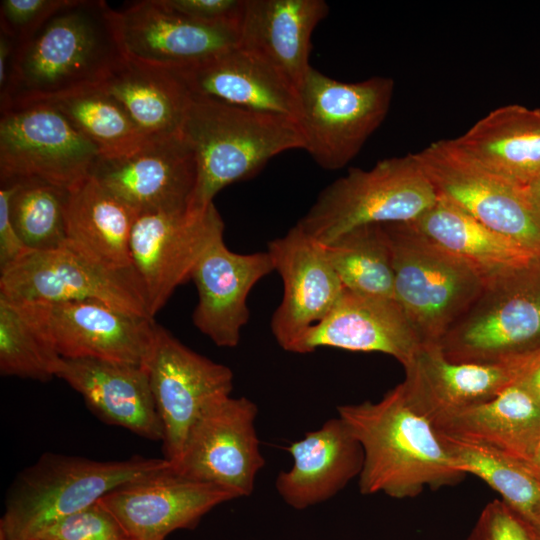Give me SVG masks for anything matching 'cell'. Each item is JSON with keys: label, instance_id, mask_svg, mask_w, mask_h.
I'll use <instances>...</instances> for the list:
<instances>
[{"label": "cell", "instance_id": "cell-13", "mask_svg": "<svg viewBox=\"0 0 540 540\" xmlns=\"http://www.w3.org/2000/svg\"><path fill=\"white\" fill-rule=\"evenodd\" d=\"M143 365L163 426L164 458L174 466L190 429L204 409L231 394L233 372L191 350L158 324Z\"/></svg>", "mask_w": 540, "mask_h": 540}, {"label": "cell", "instance_id": "cell-17", "mask_svg": "<svg viewBox=\"0 0 540 540\" xmlns=\"http://www.w3.org/2000/svg\"><path fill=\"white\" fill-rule=\"evenodd\" d=\"M238 496L170 468L124 484L99 499L133 540H164L178 529L195 527L214 507Z\"/></svg>", "mask_w": 540, "mask_h": 540}, {"label": "cell", "instance_id": "cell-3", "mask_svg": "<svg viewBox=\"0 0 540 540\" xmlns=\"http://www.w3.org/2000/svg\"><path fill=\"white\" fill-rule=\"evenodd\" d=\"M182 134L197 168L190 214L204 212L220 190L253 176L278 154L305 146L293 119L197 96L192 97Z\"/></svg>", "mask_w": 540, "mask_h": 540}, {"label": "cell", "instance_id": "cell-12", "mask_svg": "<svg viewBox=\"0 0 540 540\" xmlns=\"http://www.w3.org/2000/svg\"><path fill=\"white\" fill-rule=\"evenodd\" d=\"M223 232L224 222L214 203L201 214L187 210L137 213L130 236V258L150 317L179 285L191 279L200 257Z\"/></svg>", "mask_w": 540, "mask_h": 540}, {"label": "cell", "instance_id": "cell-19", "mask_svg": "<svg viewBox=\"0 0 540 540\" xmlns=\"http://www.w3.org/2000/svg\"><path fill=\"white\" fill-rule=\"evenodd\" d=\"M126 56L153 65L180 68L239 45V26L207 25L169 8L163 0H143L114 10Z\"/></svg>", "mask_w": 540, "mask_h": 540}, {"label": "cell", "instance_id": "cell-44", "mask_svg": "<svg viewBox=\"0 0 540 540\" xmlns=\"http://www.w3.org/2000/svg\"><path fill=\"white\" fill-rule=\"evenodd\" d=\"M524 186L530 200L540 213V176L531 180Z\"/></svg>", "mask_w": 540, "mask_h": 540}, {"label": "cell", "instance_id": "cell-6", "mask_svg": "<svg viewBox=\"0 0 540 540\" xmlns=\"http://www.w3.org/2000/svg\"><path fill=\"white\" fill-rule=\"evenodd\" d=\"M383 226L392 252L395 300L422 344H439L478 297L485 277L411 223Z\"/></svg>", "mask_w": 540, "mask_h": 540}, {"label": "cell", "instance_id": "cell-5", "mask_svg": "<svg viewBox=\"0 0 540 540\" xmlns=\"http://www.w3.org/2000/svg\"><path fill=\"white\" fill-rule=\"evenodd\" d=\"M437 198L413 154L392 157L326 186L297 225L326 243L363 225L414 222Z\"/></svg>", "mask_w": 540, "mask_h": 540}, {"label": "cell", "instance_id": "cell-27", "mask_svg": "<svg viewBox=\"0 0 540 540\" xmlns=\"http://www.w3.org/2000/svg\"><path fill=\"white\" fill-rule=\"evenodd\" d=\"M453 438L530 462L540 440V406L517 380L496 397L434 424Z\"/></svg>", "mask_w": 540, "mask_h": 540}, {"label": "cell", "instance_id": "cell-39", "mask_svg": "<svg viewBox=\"0 0 540 540\" xmlns=\"http://www.w3.org/2000/svg\"><path fill=\"white\" fill-rule=\"evenodd\" d=\"M467 540H533L525 522L501 499L481 511Z\"/></svg>", "mask_w": 540, "mask_h": 540}, {"label": "cell", "instance_id": "cell-47", "mask_svg": "<svg viewBox=\"0 0 540 540\" xmlns=\"http://www.w3.org/2000/svg\"><path fill=\"white\" fill-rule=\"evenodd\" d=\"M22 540H47V539H43V538H39V537H30V538H26V539H22Z\"/></svg>", "mask_w": 540, "mask_h": 540}, {"label": "cell", "instance_id": "cell-21", "mask_svg": "<svg viewBox=\"0 0 540 540\" xmlns=\"http://www.w3.org/2000/svg\"><path fill=\"white\" fill-rule=\"evenodd\" d=\"M421 345L395 299L344 289L328 314L307 331L295 353H310L320 347L379 352L392 356L405 367Z\"/></svg>", "mask_w": 540, "mask_h": 540}, {"label": "cell", "instance_id": "cell-33", "mask_svg": "<svg viewBox=\"0 0 540 540\" xmlns=\"http://www.w3.org/2000/svg\"><path fill=\"white\" fill-rule=\"evenodd\" d=\"M437 432L464 473L488 484L524 522L534 517L540 509V476L529 463Z\"/></svg>", "mask_w": 540, "mask_h": 540}, {"label": "cell", "instance_id": "cell-35", "mask_svg": "<svg viewBox=\"0 0 540 540\" xmlns=\"http://www.w3.org/2000/svg\"><path fill=\"white\" fill-rule=\"evenodd\" d=\"M67 193L64 189L37 180L18 181L10 201V218L29 250H54L67 243Z\"/></svg>", "mask_w": 540, "mask_h": 540}, {"label": "cell", "instance_id": "cell-43", "mask_svg": "<svg viewBox=\"0 0 540 540\" xmlns=\"http://www.w3.org/2000/svg\"><path fill=\"white\" fill-rule=\"evenodd\" d=\"M14 51L13 41L0 32V95L5 92L8 86Z\"/></svg>", "mask_w": 540, "mask_h": 540}, {"label": "cell", "instance_id": "cell-11", "mask_svg": "<svg viewBox=\"0 0 540 540\" xmlns=\"http://www.w3.org/2000/svg\"><path fill=\"white\" fill-rule=\"evenodd\" d=\"M0 295L16 304L98 300L152 318L134 270L105 267L68 243L29 251L1 272Z\"/></svg>", "mask_w": 540, "mask_h": 540}, {"label": "cell", "instance_id": "cell-37", "mask_svg": "<svg viewBox=\"0 0 540 540\" xmlns=\"http://www.w3.org/2000/svg\"><path fill=\"white\" fill-rule=\"evenodd\" d=\"M32 537L47 540H124L127 538L117 520L99 502L55 521Z\"/></svg>", "mask_w": 540, "mask_h": 540}, {"label": "cell", "instance_id": "cell-7", "mask_svg": "<svg viewBox=\"0 0 540 540\" xmlns=\"http://www.w3.org/2000/svg\"><path fill=\"white\" fill-rule=\"evenodd\" d=\"M439 346L456 363H499L540 349V258L486 278Z\"/></svg>", "mask_w": 540, "mask_h": 540}, {"label": "cell", "instance_id": "cell-2", "mask_svg": "<svg viewBox=\"0 0 540 540\" xmlns=\"http://www.w3.org/2000/svg\"><path fill=\"white\" fill-rule=\"evenodd\" d=\"M337 412L363 450V495L413 498L426 488L456 485L467 475L433 423L413 408L402 382L377 402L341 405Z\"/></svg>", "mask_w": 540, "mask_h": 540}, {"label": "cell", "instance_id": "cell-46", "mask_svg": "<svg viewBox=\"0 0 540 540\" xmlns=\"http://www.w3.org/2000/svg\"><path fill=\"white\" fill-rule=\"evenodd\" d=\"M529 464L532 466V468L536 471V473L540 476V440L535 448V451L532 455V458L529 462Z\"/></svg>", "mask_w": 540, "mask_h": 540}, {"label": "cell", "instance_id": "cell-18", "mask_svg": "<svg viewBox=\"0 0 540 540\" xmlns=\"http://www.w3.org/2000/svg\"><path fill=\"white\" fill-rule=\"evenodd\" d=\"M267 252L283 283L271 331L283 350L295 353L307 331L336 304L344 287L321 244L297 224L270 241Z\"/></svg>", "mask_w": 540, "mask_h": 540}, {"label": "cell", "instance_id": "cell-36", "mask_svg": "<svg viewBox=\"0 0 540 540\" xmlns=\"http://www.w3.org/2000/svg\"><path fill=\"white\" fill-rule=\"evenodd\" d=\"M61 356L20 307L0 295V373L46 382L56 377Z\"/></svg>", "mask_w": 540, "mask_h": 540}, {"label": "cell", "instance_id": "cell-38", "mask_svg": "<svg viewBox=\"0 0 540 540\" xmlns=\"http://www.w3.org/2000/svg\"><path fill=\"white\" fill-rule=\"evenodd\" d=\"M70 0H2L0 32L15 47L28 41L57 11Z\"/></svg>", "mask_w": 540, "mask_h": 540}, {"label": "cell", "instance_id": "cell-23", "mask_svg": "<svg viewBox=\"0 0 540 540\" xmlns=\"http://www.w3.org/2000/svg\"><path fill=\"white\" fill-rule=\"evenodd\" d=\"M404 370L402 384L411 405L433 425L496 397L515 380L512 360L456 363L444 356L439 344H422Z\"/></svg>", "mask_w": 540, "mask_h": 540}, {"label": "cell", "instance_id": "cell-34", "mask_svg": "<svg viewBox=\"0 0 540 540\" xmlns=\"http://www.w3.org/2000/svg\"><path fill=\"white\" fill-rule=\"evenodd\" d=\"M94 143L100 156L125 154L147 137L122 104L100 86L49 102Z\"/></svg>", "mask_w": 540, "mask_h": 540}, {"label": "cell", "instance_id": "cell-45", "mask_svg": "<svg viewBox=\"0 0 540 540\" xmlns=\"http://www.w3.org/2000/svg\"><path fill=\"white\" fill-rule=\"evenodd\" d=\"M525 524L530 531L532 539L540 540V509L534 515V517L530 521L525 522Z\"/></svg>", "mask_w": 540, "mask_h": 540}, {"label": "cell", "instance_id": "cell-26", "mask_svg": "<svg viewBox=\"0 0 540 540\" xmlns=\"http://www.w3.org/2000/svg\"><path fill=\"white\" fill-rule=\"evenodd\" d=\"M324 0H245L239 45L261 56L299 89L311 65V36L328 15Z\"/></svg>", "mask_w": 540, "mask_h": 540}, {"label": "cell", "instance_id": "cell-25", "mask_svg": "<svg viewBox=\"0 0 540 540\" xmlns=\"http://www.w3.org/2000/svg\"><path fill=\"white\" fill-rule=\"evenodd\" d=\"M293 464L281 471L275 488L282 500L296 510L334 497L363 466V450L346 423L338 416L287 447Z\"/></svg>", "mask_w": 540, "mask_h": 540}, {"label": "cell", "instance_id": "cell-8", "mask_svg": "<svg viewBox=\"0 0 540 540\" xmlns=\"http://www.w3.org/2000/svg\"><path fill=\"white\" fill-rule=\"evenodd\" d=\"M298 93L304 150L322 168L336 170L355 158L384 121L394 81L374 76L341 82L311 66Z\"/></svg>", "mask_w": 540, "mask_h": 540}, {"label": "cell", "instance_id": "cell-14", "mask_svg": "<svg viewBox=\"0 0 540 540\" xmlns=\"http://www.w3.org/2000/svg\"><path fill=\"white\" fill-rule=\"evenodd\" d=\"M16 305L63 358L143 364L154 342L153 318L102 301Z\"/></svg>", "mask_w": 540, "mask_h": 540}, {"label": "cell", "instance_id": "cell-1", "mask_svg": "<svg viewBox=\"0 0 540 540\" xmlns=\"http://www.w3.org/2000/svg\"><path fill=\"white\" fill-rule=\"evenodd\" d=\"M113 12L102 0H70L15 47L1 114L101 86L126 56Z\"/></svg>", "mask_w": 540, "mask_h": 540}, {"label": "cell", "instance_id": "cell-15", "mask_svg": "<svg viewBox=\"0 0 540 540\" xmlns=\"http://www.w3.org/2000/svg\"><path fill=\"white\" fill-rule=\"evenodd\" d=\"M256 404L246 397H221L210 403L193 424L174 470L216 484L238 498L250 496L265 464L255 421Z\"/></svg>", "mask_w": 540, "mask_h": 540}, {"label": "cell", "instance_id": "cell-10", "mask_svg": "<svg viewBox=\"0 0 540 540\" xmlns=\"http://www.w3.org/2000/svg\"><path fill=\"white\" fill-rule=\"evenodd\" d=\"M99 157L98 147L50 104L1 114V182L37 180L69 191L91 175Z\"/></svg>", "mask_w": 540, "mask_h": 540}, {"label": "cell", "instance_id": "cell-48", "mask_svg": "<svg viewBox=\"0 0 540 540\" xmlns=\"http://www.w3.org/2000/svg\"><path fill=\"white\" fill-rule=\"evenodd\" d=\"M124 540H133V539L126 538V539H124Z\"/></svg>", "mask_w": 540, "mask_h": 540}, {"label": "cell", "instance_id": "cell-29", "mask_svg": "<svg viewBox=\"0 0 540 540\" xmlns=\"http://www.w3.org/2000/svg\"><path fill=\"white\" fill-rule=\"evenodd\" d=\"M100 87L122 104L147 138L182 133L193 96L175 68L125 56Z\"/></svg>", "mask_w": 540, "mask_h": 540}, {"label": "cell", "instance_id": "cell-24", "mask_svg": "<svg viewBox=\"0 0 540 540\" xmlns=\"http://www.w3.org/2000/svg\"><path fill=\"white\" fill-rule=\"evenodd\" d=\"M175 69L192 96L299 120L298 89L272 64L240 45Z\"/></svg>", "mask_w": 540, "mask_h": 540}, {"label": "cell", "instance_id": "cell-28", "mask_svg": "<svg viewBox=\"0 0 540 540\" xmlns=\"http://www.w3.org/2000/svg\"><path fill=\"white\" fill-rule=\"evenodd\" d=\"M137 212L91 175L67 193V243L95 262L134 270L130 236Z\"/></svg>", "mask_w": 540, "mask_h": 540}, {"label": "cell", "instance_id": "cell-32", "mask_svg": "<svg viewBox=\"0 0 540 540\" xmlns=\"http://www.w3.org/2000/svg\"><path fill=\"white\" fill-rule=\"evenodd\" d=\"M320 244L344 289L395 299L392 252L383 224L356 227Z\"/></svg>", "mask_w": 540, "mask_h": 540}, {"label": "cell", "instance_id": "cell-16", "mask_svg": "<svg viewBox=\"0 0 540 540\" xmlns=\"http://www.w3.org/2000/svg\"><path fill=\"white\" fill-rule=\"evenodd\" d=\"M91 176L137 213L187 210L197 168L182 133L147 138L135 149L96 161Z\"/></svg>", "mask_w": 540, "mask_h": 540}, {"label": "cell", "instance_id": "cell-40", "mask_svg": "<svg viewBox=\"0 0 540 540\" xmlns=\"http://www.w3.org/2000/svg\"><path fill=\"white\" fill-rule=\"evenodd\" d=\"M175 12L202 24L239 26L245 0H163Z\"/></svg>", "mask_w": 540, "mask_h": 540}, {"label": "cell", "instance_id": "cell-31", "mask_svg": "<svg viewBox=\"0 0 540 540\" xmlns=\"http://www.w3.org/2000/svg\"><path fill=\"white\" fill-rule=\"evenodd\" d=\"M411 224L440 247L470 263L485 279L539 259L439 196Z\"/></svg>", "mask_w": 540, "mask_h": 540}, {"label": "cell", "instance_id": "cell-30", "mask_svg": "<svg viewBox=\"0 0 540 540\" xmlns=\"http://www.w3.org/2000/svg\"><path fill=\"white\" fill-rule=\"evenodd\" d=\"M453 140L475 161L516 183L540 176V109L496 108Z\"/></svg>", "mask_w": 540, "mask_h": 540}, {"label": "cell", "instance_id": "cell-22", "mask_svg": "<svg viewBox=\"0 0 540 540\" xmlns=\"http://www.w3.org/2000/svg\"><path fill=\"white\" fill-rule=\"evenodd\" d=\"M56 377L81 394L105 423L162 442L163 426L143 364L62 357Z\"/></svg>", "mask_w": 540, "mask_h": 540}, {"label": "cell", "instance_id": "cell-42", "mask_svg": "<svg viewBox=\"0 0 540 540\" xmlns=\"http://www.w3.org/2000/svg\"><path fill=\"white\" fill-rule=\"evenodd\" d=\"M515 380L522 383L540 406V349L513 359Z\"/></svg>", "mask_w": 540, "mask_h": 540}, {"label": "cell", "instance_id": "cell-41", "mask_svg": "<svg viewBox=\"0 0 540 540\" xmlns=\"http://www.w3.org/2000/svg\"><path fill=\"white\" fill-rule=\"evenodd\" d=\"M18 181L1 182L0 188V273L7 270L29 250L19 237L10 218V201Z\"/></svg>", "mask_w": 540, "mask_h": 540}, {"label": "cell", "instance_id": "cell-9", "mask_svg": "<svg viewBox=\"0 0 540 540\" xmlns=\"http://www.w3.org/2000/svg\"><path fill=\"white\" fill-rule=\"evenodd\" d=\"M413 155L437 196L540 258V213L524 185L481 165L453 139L438 140Z\"/></svg>", "mask_w": 540, "mask_h": 540}, {"label": "cell", "instance_id": "cell-20", "mask_svg": "<svg viewBox=\"0 0 540 540\" xmlns=\"http://www.w3.org/2000/svg\"><path fill=\"white\" fill-rule=\"evenodd\" d=\"M272 271L267 251L236 253L227 248L223 235L218 236L191 275L198 293L193 313L195 327L219 347L237 346L250 316L248 295Z\"/></svg>", "mask_w": 540, "mask_h": 540}, {"label": "cell", "instance_id": "cell-4", "mask_svg": "<svg viewBox=\"0 0 540 540\" xmlns=\"http://www.w3.org/2000/svg\"><path fill=\"white\" fill-rule=\"evenodd\" d=\"M165 458L134 456L122 461L45 453L10 486L0 540H22L99 501L110 491L170 468Z\"/></svg>", "mask_w": 540, "mask_h": 540}]
</instances>
